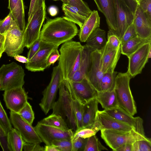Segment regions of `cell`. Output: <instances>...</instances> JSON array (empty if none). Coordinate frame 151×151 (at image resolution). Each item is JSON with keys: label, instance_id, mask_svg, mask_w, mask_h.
Listing matches in <instances>:
<instances>
[{"label": "cell", "instance_id": "1", "mask_svg": "<svg viewBox=\"0 0 151 151\" xmlns=\"http://www.w3.org/2000/svg\"><path fill=\"white\" fill-rule=\"evenodd\" d=\"M76 24L64 17L48 19L41 30L40 38L44 42L59 46L71 40L78 33Z\"/></svg>", "mask_w": 151, "mask_h": 151}, {"label": "cell", "instance_id": "2", "mask_svg": "<svg viewBox=\"0 0 151 151\" xmlns=\"http://www.w3.org/2000/svg\"><path fill=\"white\" fill-rule=\"evenodd\" d=\"M84 47L72 40L63 43L59 50V65L63 79L70 80L78 69Z\"/></svg>", "mask_w": 151, "mask_h": 151}, {"label": "cell", "instance_id": "3", "mask_svg": "<svg viewBox=\"0 0 151 151\" xmlns=\"http://www.w3.org/2000/svg\"><path fill=\"white\" fill-rule=\"evenodd\" d=\"M59 90V98L53 106L52 114L61 116L69 128L75 132L77 125L73 109V98L67 80H63Z\"/></svg>", "mask_w": 151, "mask_h": 151}, {"label": "cell", "instance_id": "4", "mask_svg": "<svg viewBox=\"0 0 151 151\" xmlns=\"http://www.w3.org/2000/svg\"><path fill=\"white\" fill-rule=\"evenodd\" d=\"M132 78L127 72L118 73L116 77L114 91L119 106L133 116L137 113V111L129 86L130 81Z\"/></svg>", "mask_w": 151, "mask_h": 151}, {"label": "cell", "instance_id": "5", "mask_svg": "<svg viewBox=\"0 0 151 151\" xmlns=\"http://www.w3.org/2000/svg\"><path fill=\"white\" fill-rule=\"evenodd\" d=\"M25 75L22 67L14 62L2 65L0 68V91L23 87Z\"/></svg>", "mask_w": 151, "mask_h": 151}, {"label": "cell", "instance_id": "6", "mask_svg": "<svg viewBox=\"0 0 151 151\" xmlns=\"http://www.w3.org/2000/svg\"><path fill=\"white\" fill-rule=\"evenodd\" d=\"M100 131L101 138L114 151L124 144H132L136 140L148 138L133 129L128 132L106 129Z\"/></svg>", "mask_w": 151, "mask_h": 151}, {"label": "cell", "instance_id": "7", "mask_svg": "<svg viewBox=\"0 0 151 151\" xmlns=\"http://www.w3.org/2000/svg\"><path fill=\"white\" fill-rule=\"evenodd\" d=\"M63 79L61 69L58 65L53 68L51 80L43 91V97L39 104L41 109L46 115L52 108L58 91Z\"/></svg>", "mask_w": 151, "mask_h": 151}, {"label": "cell", "instance_id": "8", "mask_svg": "<svg viewBox=\"0 0 151 151\" xmlns=\"http://www.w3.org/2000/svg\"><path fill=\"white\" fill-rule=\"evenodd\" d=\"M45 1L28 22L24 32L25 47L29 49L40 37L42 25L46 17Z\"/></svg>", "mask_w": 151, "mask_h": 151}, {"label": "cell", "instance_id": "9", "mask_svg": "<svg viewBox=\"0 0 151 151\" xmlns=\"http://www.w3.org/2000/svg\"><path fill=\"white\" fill-rule=\"evenodd\" d=\"M4 35V52L11 57L22 53L25 47L24 32L20 30L16 23Z\"/></svg>", "mask_w": 151, "mask_h": 151}, {"label": "cell", "instance_id": "10", "mask_svg": "<svg viewBox=\"0 0 151 151\" xmlns=\"http://www.w3.org/2000/svg\"><path fill=\"white\" fill-rule=\"evenodd\" d=\"M10 120L25 142L40 144L42 142L34 127L24 119L18 113L10 111Z\"/></svg>", "mask_w": 151, "mask_h": 151}, {"label": "cell", "instance_id": "11", "mask_svg": "<svg viewBox=\"0 0 151 151\" xmlns=\"http://www.w3.org/2000/svg\"><path fill=\"white\" fill-rule=\"evenodd\" d=\"M34 128L42 142L47 145H52V142L54 140L71 139L74 133L70 129L63 130L39 122Z\"/></svg>", "mask_w": 151, "mask_h": 151}, {"label": "cell", "instance_id": "12", "mask_svg": "<svg viewBox=\"0 0 151 151\" xmlns=\"http://www.w3.org/2000/svg\"><path fill=\"white\" fill-rule=\"evenodd\" d=\"M116 29L115 33L121 40L127 27L133 23L134 14L123 0H114Z\"/></svg>", "mask_w": 151, "mask_h": 151}, {"label": "cell", "instance_id": "13", "mask_svg": "<svg viewBox=\"0 0 151 151\" xmlns=\"http://www.w3.org/2000/svg\"><path fill=\"white\" fill-rule=\"evenodd\" d=\"M68 81L73 98L82 105L96 97L97 91L86 77L78 82Z\"/></svg>", "mask_w": 151, "mask_h": 151}, {"label": "cell", "instance_id": "14", "mask_svg": "<svg viewBox=\"0 0 151 151\" xmlns=\"http://www.w3.org/2000/svg\"><path fill=\"white\" fill-rule=\"evenodd\" d=\"M91 128L96 132L104 129L126 132L133 129L130 126L114 118L104 110L97 111L95 121Z\"/></svg>", "mask_w": 151, "mask_h": 151}, {"label": "cell", "instance_id": "15", "mask_svg": "<svg viewBox=\"0 0 151 151\" xmlns=\"http://www.w3.org/2000/svg\"><path fill=\"white\" fill-rule=\"evenodd\" d=\"M150 49L151 42L148 43L127 57L129 63L127 72L132 78L141 73L148 61V54Z\"/></svg>", "mask_w": 151, "mask_h": 151}, {"label": "cell", "instance_id": "16", "mask_svg": "<svg viewBox=\"0 0 151 151\" xmlns=\"http://www.w3.org/2000/svg\"><path fill=\"white\" fill-rule=\"evenodd\" d=\"M59 46L42 41L40 47L36 53L25 63V68L32 72L43 71L46 68L48 57L52 51Z\"/></svg>", "mask_w": 151, "mask_h": 151}, {"label": "cell", "instance_id": "17", "mask_svg": "<svg viewBox=\"0 0 151 151\" xmlns=\"http://www.w3.org/2000/svg\"><path fill=\"white\" fill-rule=\"evenodd\" d=\"M4 100L7 108L18 113L27 101V93L22 87H19L4 91Z\"/></svg>", "mask_w": 151, "mask_h": 151}, {"label": "cell", "instance_id": "18", "mask_svg": "<svg viewBox=\"0 0 151 151\" xmlns=\"http://www.w3.org/2000/svg\"><path fill=\"white\" fill-rule=\"evenodd\" d=\"M121 45L115 48L108 42L100 50L101 66L104 73H112L116 66L121 53Z\"/></svg>", "mask_w": 151, "mask_h": 151}, {"label": "cell", "instance_id": "19", "mask_svg": "<svg viewBox=\"0 0 151 151\" xmlns=\"http://www.w3.org/2000/svg\"><path fill=\"white\" fill-rule=\"evenodd\" d=\"M104 111L118 120L131 127L137 132L145 135L143 120L139 116L134 117L119 106L112 109Z\"/></svg>", "mask_w": 151, "mask_h": 151}, {"label": "cell", "instance_id": "20", "mask_svg": "<svg viewBox=\"0 0 151 151\" xmlns=\"http://www.w3.org/2000/svg\"><path fill=\"white\" fill-rule=\"evenodd\" d=\"M101 56L100 50L92 51L91 65L86 76L91 84L97 92L101 91L100 82L104 74L101 69Z\"/></svg>", "mask_w": 151, "mask_h": 151}, {"label": "cell", "instance_id": "21", "mask_svg": "<svg viewBox=\"0 0 151 151\" xmlns=\"http://www.w3.org/2000/svg\"><path fill=\"white\" fill-rule=\"evenodd\" d=\"M133 23L137 36L145 39L151 38V22L138 5L134 14Z\"/></svg>", "mask_w": 151, "mask_h": 151}, {"label": "cell", "instance_id": "22", "mask_svg": "<svg viewBox=\"0 0 151 151\" xmlns=\"http://www.w3.org/2000/svg\"><path fill=\"white\" fill-rule=\"evenodd\" d=\"M98 10L104 15L109 29L116 31L114 0H93Z\"/></svg>", "mask_w": 151, "mask_h": 151}, {"label": "cell", "instance_id": "23", "mask_svg": "<svg viewBox=\"0 0 151 151\" xmlns=\"http://www.w3.org/2000/svg\"><path fill=\"white\" fill-rule=\"evenodd\" d=\"M100 20V17L98 11L95 10L92 11L80 28L79 37L81 42H86L92 32L96 29L99 27Z\"/></svg>", "mask_w": 151, "mask_h": 151}, {"label": "cell", "instance_id": "24", "mask_svg": "<svg viewBox=\"0 0 151 151\" xmlns=\"http://www.w3.org/2000/svg\"><path fill=\"white\" fill-rule=\"evenodd\" d=\"M24 0H9L8 8L19 29L24 32L26 27Z\"/></svg>", "mask_w": 151, "mask_h": 151}, {"label": "cell", "instance_id": "25", "mask_svg": "<svg viewBox=\"0 0 151 151\" xmlns=\"http://www.w3.org/2000/svg\"><path fill=\"white\" fill-rule=\"evenodd\" d=\"M83 46L79 68L71 79L69 81L78 82L86 77L91 65V54L93 50L85 45Z\"/></svg>", "mask_w": 151, "mask_h": 151}, {"label": "cell", "instance_id": "26", "mask_svg": "<svg viewBox=\"0 0 151 151\" xmlns=\"http://www.w3.org/2000/svg\"><path fill=\"white\" fill-rule=\"evenodd\" d=\"M98 103L95 98L83 105V128H91L98 111Z\"/></svg>", "mask_w": 151, "mask_h": 151}, {"label": "cell", "instance_id": "27", "mask_svg": "<svg viewBox=\"0 0 151 151\" xmlns=\"http://www.w3.org/2000/svg\"><path fill=\"white\" fill-rule=\"evenodd\" d=\"M85 45L93 50H101L106 45V31L98 27L95 29L88 38Z\"/></svg>", "mask_w": 151, "mask_h": 151}, {"label": "cell", "instance_id": "28", "mask_svg": "<svg viewBox=\"0 0 151 151\" xmlns=\"http://www.w3.org/2000/svg\"><path fill=\"white\" fill-rule=\"evenodd\" d=\"M95 98L104 110L112 109L119 106L114 90L97 92Z\"/></svg>", "mask_w": 151, "mask_h": 151}, {"label": "cell", "instance_id": "29", "mask_svg": "<svg viewBox=\"0 0 151 151\" xmlns=\"http://www.w3.org/2000/svg\"><path fill=\"white\" fill-rule=\"evenodd\" d=\"M62 8L64 17L78 25L81 28L87 18L83 15L77 9L68 4L63 3Z\"/></svg>", "mask_w": 151, "mask_h": 151}, {"label": "cell", "instance_id": "30", "mask_svg": "<svg viewBox=\"0 0 151 151\" xmlns=\"http://www.w3.org/2000/svg\"><path fill=\"white\" fill-rule=\"evenodd\" d=\"M151 42V38L145 39L137 36L121 45V53L128 57L144 45Z\"/></svg>", "mask_w": 151, "mask_h": 151}, {"label": "cell", "instance_id": "31", "mask_svg": "<svg viewBox=\"0 0 151 151\" xmlns=\"http://www.w3.org/2000/svg\"><path fill=\"white\" fill-rule=\"evenodd\" d=\"M7 142L10 151H22L25 142L20 133L12 128L7 133Z\"/></svg>", "mask_w": 151, "mask_h": 151}, {"label": "cell", "instance_id": "32", "mask_svg": "<svg viewBox=\"0 0 151 151\" xmlns=\"http://www.w3.org/2000/svg\"><path fill=\"white\" fill-rule=\"evenodd\" d=\"M38 122L63 130H67L70 129L63 117L58 114H52Z\"/></svg>", "mask_w": 151, "mask_h": 151}, {"label": "cell", "instance_id": "33", "mask_svg": "<svg viewBox=\"0 0 151 151\" xmlns=\"http://www.w3.org/2000/svg\"><path fill=\"white\" fill-rule=\"evenodd\" d=\"M117 73L114 71L112 73H104L100 82L101 91H111L114 90Z\"/></svg>", "mask_w": 151, "mask_h": 151}, {"label": "cell", "instance_id": "34", "mask_svg": "<svg viewBox=\"0 0 151 151\" xmlns=\"http://www.w3.org/2000/svg\"><path fill=\"white\" fill-rule=\"evenodd\" d=\"M108 150L101 143L95 135L87 138L84 151Z\"/></svg>", "mask_w": 151, "mask_h": 151}, {"label": "cell", "instance_id": "35", "mask_svg": "<svg viewBox=\"0 0 151 151\" xmlns=\"http://www.w3.org/2000/svg\"><path fill=\"white\" fill-rule=\"evenodd\" d=\"M73 98V109L76 123L77 130L83 128V105L76 99Z\"/></svg>", "mask_w": 151, "mask_h": 151}, {"label": "cell", "instance_id": "36", "mask_svg": "<svg viewBox=\"0 0 151 151\" xmlns=\"http://www.w3.org/2000/svg\"><path fill=\"white\" fill-rule=\"evenodd\" d=\"M69 4L77 9L85 17H88L92 11L83 0H68Z\"/></svg>", "mask_w": 151, "mask_h": 151}, {"label": "cell", "instance_id": "37", "mask_svg": "<svg viewBox=\"0 0 151 151\" xmlns=\"http://www.w3.org/2000/svg\"><path fill=\"white\" fill-rule=\"evenodd\" d=\"M17 113L25 121L32 125L35 119L34 113L31 106L28 102Z\"/></svg>", "mask_w": 151, "mask_h": 151}, {"label": "cell", "instance_id": "38", "mask_svg": "<svg viewBox=\"0 0 151 151\" xmlns=\"http://www.w3.org/2000/svg\"><path fill=\"white\" fill-rule=\"evenodd\" d=\"M151 141L150 139L136 140L132 144V151H151Z\"/></svg>", "mask_w": 151, "mask_h": 151}, {"label": "cell", "instance_id": "39", "mask_svg": "<svg viewBox=\"0 0 151 151\" xmlns=\"http://www.w3.org/2000/svg\"><path fill=\"white\" fill-rule=\"evenodd\" d=\"M0 123L7 134L13 128L6 113L0 101Z\"/></svg>", "mask_w": 151, "mask_h": 151}, {"label": "cell", "instance_id": "40", "mask_svg": "<svg viewBox=\"0 0 151 151\" xmlns=\"http://www.w3.org/2000/svg\"><path fill=\"white\" fill-rule=\"evenodd\" d=\"M52 145L55 146L59 151H72L71 139H63L54 140Z\"/></svg>", "mask_w": 151, "mask_h": 151}, {"label": "cell", "instance_id": "41", "mask_svg": "<svg viewBox=\"0 0 151 151\" xmlns=\"http://www.w3.org/2000/svg\"><path fill=\"white\" fill-rule=\"evenodd\" d=\"M97 132L92 128H83L77 130L74 133L71 140L80 137L83 138H88L95 135Z\"/></svg>", "mask_w": 151, "mask_h": 151}, {"label": "cell", "instance_id": "42", "mask_svg": "<svg viewBox=\"0 0 151 151\" xmlns=\"http://www.w3.org/2000/svg\"><path fill=\"white\" fill-rule=\"evenodd\" d=\"M137 36V35L133 23L127 28L121 40V45Z\"/></svg>", "mask_w": 151, "mask_h": 151}, {"label": "cell", "instance_id": "43", "mask_svg": "<svg viewBox=\"0 0 151 151\" xmlns=\"http://www.w3.org/2000/svg\"><path fill=\"white\" fill-rule=\"evenodd\" d=\"M15 23L13 20L11 13L3 19L0 20V33L4 35L11 26Z\"/></svg>", "mask_w": 151, "mask_h": 151}, {"label": "cell", "instance_id": "44", "mask_svg": "<svg viewBox=\"0 0 151 151\" xmlns=\"http://www.w3.org/2000/svg\"><path fill=\"white\" fill-rule=\"evenodd\" d=\"M87 138H83L79 137L72 141V151H84Z\"/></svg>", "mask_w": 151, "mask_h": 151}, {"label": "cell", "instance_id": "45", "mask_svg": "<svg viewBox=\"0 0 151 151\" xmlns=\"http://www.w3.org/2000/svg\"><path fill=\"white\" fill-rule=\"evenodd\" d=\"M107 37V42L112 47L117 48L121 45L120 39L113 31L109 29Z\"/></svg>", "mask_w": 151, "mask_h": 151}, {"label": "cell", "instance_id": "46", "mask_svg": "<svg viewBox=\"0 0 151 151\" xmlns=\"http://www.w3.org/2000/svg\"><path fill=\"white\" fill-rule=\"evenodd\" d=\"M45 0H31L28 13V22L31 19L33 15L42 6Z\"/></svg>", "mask_w": 151, "mask_h": 151}, {"label": "cell", "instance_id": "47", "mask_svg": "<svg viewBox=\"0 0 151 151\" xmlns=\"http://www.w3.org/2000/svg\"><path fill=\"white\" fill-rule=\"evenodd\" d=\"M138 5L148 20L151 22V0H142Z\"/></svg>", "mask_w": 151, "mask_h": 151}, {"label": "cell", "instance_id": "48", "mask_svg": "<svg viewBox=\"0 0 151 151\" xmlns=\"http://www.w3.org/2000/svg\"><path fill=\"white\" fill-rule=\"evenodd\" d=\"M58 47L54 48L50 54L47 61L46 65L47 67L51 64L54 63L59 59L60 54L58 50Z\"/></svg>", "mask_w": 151, "mask_h": 151}, {"label": "cell", "instance_id": "49", "mask_svg": "<svg viewBox=\"0 0 151 151\" xmlns=\"http://www.w3.org/2000/svg\"><path fill=\"white\" fill-rule=\"evenodd\" d=\"M23 150L24 151H44V147L38 143H30L25 142Z\"/></svg>", "mask_w": 151, "mask_h": 151}, {"label": "cell", "instance_id": "50", "mask_svg": "<svg viewBox=\"0 0 151 151\" xmlns=\"http://www.w3.org/2000/svg\"><path fill=\"white\" fill-rule=\"evenodd\" d=\"M41 42L42 41L39 38L31 46L27 54V58L29 60L39 50Z\"/></svg>", "mask_w": 151, "mask_h": 151}, {"label": "cell", "instance_id": "51", "mask_svg": "<svg viewBox=\"0 0 151 151\" xmlns=\"http://www.w3.org/2000/svg\"><path fill=\"white\" fill-rule=\"evenodd\" d=\"M0 145L2 148L8 146L7 134L4 130L0 123Z\"/></svg>", "mask_w": 151, "mask_h": 151}, {"label": "cell", "instance_id": "52", "mask_svg": "<svg viewBox=\"0 0 151 151\" xmlns=\"http://www.w3.org/2000/svg\"><path fill=\"white\" fill-rule=\"evenodd\" d=\"M127 5L129 7L134 14L137 4L134 0H123Z\"/></svg>", "mask_w": 151, "mask_h": 151}, {"label": "cell", "instance_id": "53", "mask_svg": "<svg viewBox=\"0 0 151 151\" xmlns=\"http://www.w3.org/2000/svg\"><path fill=\"white\" fill-rule=\"evenodd\" d=\"M116 151H132V144L127 143L123 145Z\"/></svg>", "mask_w": 151, "mask_h": 151}, {"label": "cell", "instance_id": "54", "mask_svg": "<svg viewBox=\"0 0 151 151\" xmlns=\"http://www.w3.org/2000/svg\"><path fill=\"white\" fill-rule=\"evenodd\" d=\"M4 35L0 33V59L4 52Z\"/></svg>", "mask_w": 151, "mask_h": 151}, {"label": "cell", "instance_id": "55", "mask_svg": "<svg viewBox=\"0 0 151 151\" xmlns=\"http://www.w3.org/2000/svg\"><path fill=\"white\" fill-rule=\"evenodd\" d=\"M14 58L16 60L22 63H27L29 60L27 58L19 55H17L14 56Z\"/></svg>", "mask_w": 151, "mask_h": 151}, {"label": "cell", "instance_id": "56", "mask_svg": "<svg viewBox=\"0 0 151 151\" xmlns=\"http://www.w3.org/2000/svg\"><path fill=\"white\" fill-rule=\"evenodd\" d=\"M44 147V151H59L55 146L53 145H46Z\"/></svg>", "mask_w": 151, "mask_h": 151}, {"label": "cell", "instance_id": "57", "mask_svg": "<svg viewBox=\"0 0 151 151\" xmlns=\"http://www.w3.org/2000/svg\"><path fill=\"white\" fill-rule=\"evenodd\" d=\"M50 14L53 12L52 15L53 16L56 15V13L57 12L56 11L55 8L54 7H51L50 8Z\"/></svg>", "mask_w": 151, "mask_h": 151}, {"label": "cell", "instance_id": "58", "mask_svg": "<svg viewBox=\"0 0 151 151\" xmlns=\"http://www.w3.org/2000/svg\"><path fill=\"white\" fill-rule=\"evenodd\" d=\"M63 3L68 4V0H60Z\"/></svg>", "mask_w": 151, "mask_h": 151}, {"label": "cell", "instance_id": "59", "mask_svg": "<svg viewBox=\"0 0 151 151\" xmlns=\"http://www.w3.org/2000/svg\"><path fill=\"white\" fill-rule=\"evenodd\" d=\"M151 49H150L149 52L148 54V57L149 59L151 58Z\"/></svg>", "mask_w": 151, "mask_h": 151}, {"label": "cell", "instance_id": "60", "mask_svg": "<svg viewBox=\"0 0 151 151\" xmlns=\"http://www.w3.org/2000/svg\"><path fill=\"white\" fill-rule=\"evenodd\" d=\"M137 5H138L142 0H134Z\"/></svg>", "mask_w": 151, "mask_h": 151}, {"label": "cell", "instance_id": "61", "mask_svg": "<svg viewBox=\"0 0 151 151\" xmlns=\"http://www.w3.org/2000/svg\"><path fill=\"white\" fill-rule=\"evenodd\" d=\"M53 1H58L59 0H53Z\"/></svg>", "mask_w": 151, "mask_h": 151}]
</instances>
